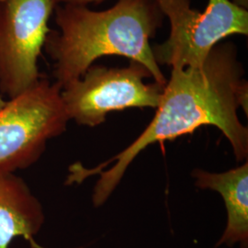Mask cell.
<instances>
[{"instance_id":"11","label":"cell","mask_w":248,"mask_h":248,"mask_svg":"<svg viewBox=\"0 0 248 248\" xmlns=\"http://www.w3.org/2000/svg\"><path fill=\"white\" fill-rule=\"evenodd\" d=\"M5 103H6V100H4L2 97H0V108H2V107L4 106Z\"/></svg>"},{"instance_id":"6","label":"cell","mask_w":248,"mask_h":248,"mask_svg":"<svg viewBox=\"0 0 248 248\" xmlns=\"http://www.w3.org/2000/svg\"><path fill=\"white\" fill-rule=\"evenodd\" d=\"M55 0H0V92L9 99L42 78L38 59Z\"/></svg>"},{"instance_id":"1","label":"cell","mask_w":248,"mask_h":248,"mask_svg":"<svg viewBox=\"0 0 248 248\" xmlns=\"http://www.w3.org/2000/svg\"><path fill=\"white\" fill-rule=\"evenodd\" d=\"M232 43L215 45L200 67L172 68L150 124L128 147L94 169L79 163L70 168L67 184L99 175L93 190L95 207L106 202L136 156L155 142L174 140L202 126H215L230 142L238 162L248 160V129L237 110L248 115V84Z\"/></svg>"},{"instance_id":"10","label":"cell","mask_w":248,"mask_h":248,"mask_svg":"<svg viewBox=\"0 0 248 248\" xmlns=\"http://www.w3.org/2000/svg\"><path fill=\"white\" fill-rule=\"evenodd\" d=\"M232 2L237 5L240 8L248 9V0H232Z\"/></svg>"},{"instance_id":"7","label":"cell","mask_w":248,"mask_h":248,"mask_svg":"<svg viewBox=\"0 0 248 248\" xmlns=\"http://www.w3.org/2000/svg\"><path fill=\"white\" fill-rule=\"evenodd\" d=\"M45 222L44 207L30 186L15 173L0 172V248L23 238L31 248H45L36 235Z\"/></svg>"},{"instance_id":"4","label":"cell","mask_w":248,"mask_h":248,"mask_svg":"<svg viewBox=\"0 0 248 248\" xmlns=\"http://www.w3.org/2000/svg\"><path fill=\"white\" fill-rule=\"evenodd\" d=\"M170 22L169 39L152 46L156 62L172 68L200 67L215 45L232 34H248V9L230 0H209L204 11L191 0H157Z\"/></svg>"},{"instance_id":"2","label":"cell","mask_w":248,"mask_h":248,"mask_svg":"<svg viewBox=\"0 0 248 248\" xmlns=\"http://www.w3.org/2000/svg\"><path fill=\"white\" fill-rule=\"evenodd\" d=\"M53 13L59 31H49L44 48L53 61L54 82L62 89L105 55L140 62L155 82L167 84L150 45L165 17L157 0H119L104 11L60 4Z\"/></svg>"},{"instance_id":"5","label":"cell","mask_w":248,"mask_h":248,"mask_svg":"<svg viewBox=\"0 0 248 248\" xmlns=\"http://www.w3.org/2000/svg\"><path fill=\"white\" fill-rule=\"evenodd\" d=\"M148 78H152L150 71L136 61H130L123 68L92 64L79 79L62 89V103L69 121L97 127L111 111L128 108H156L166 85L144 83Z\"/></svg>"},{"instance_id":"8","label":"cell","mask_w":248,"mask_h":248,"mask_svg":"<svg viewBox=\"0 0 248 248\" xmlns=\"http://www.w3.org/2000/svg\"><path fill=\"white\" fill-rule=\"evenodd\" d=\"M195 186L222 196L227 212V224L216 247L225 245L248 248V162L222 173L194 169Z\"/></svg>"},{"instance_id":"3","label":"cell","mask_w":248,"mask_h":248,"mask_svg":"<svg viewBox=\"0 0 248 248\" xmlns=\"http://www.w3.org/2000/svg\"><path fill=\"white\" fill-rule=\"evenodd\" d=\"M62 88L41 78L0 108V172L16 173L34 165L47 142L66 131L69 119Z\"/></svg>"},{"instance_id":"9","label":"cell","mask_w":248,"mask_h":248,"mask_svg":"<svg viewBox=\"0 0 248 248\" xmlns=\"http://www.w3.org/2000/svg\"><path fill=\"white\" fill-rule=\"evenodd\" d=\"M104 0H55L57 5L60 4H72V5H79V6H88L90 3H101Z\"/></svg>"}]
</instances>
